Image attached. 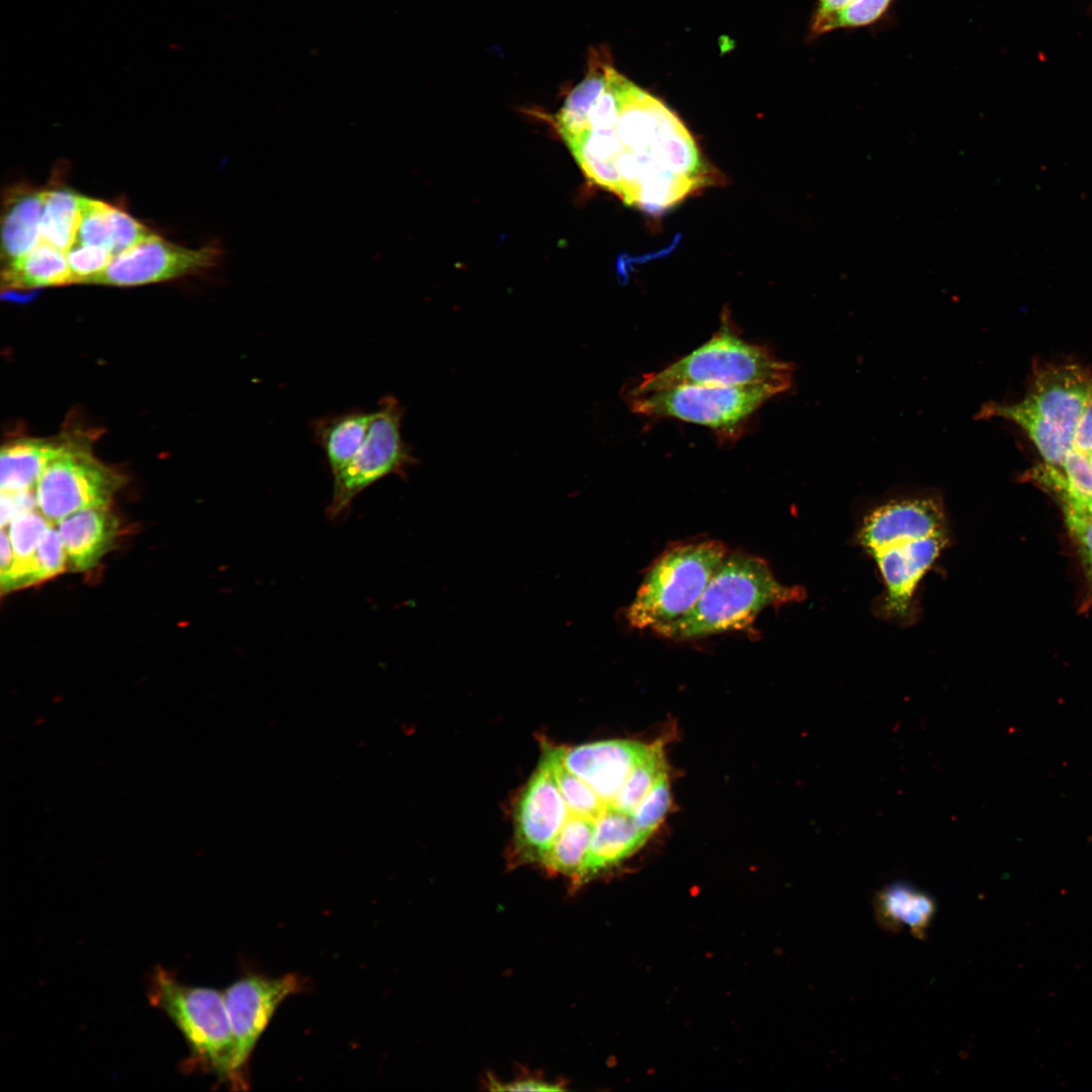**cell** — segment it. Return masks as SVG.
Segmentation results:
<instances>
[{"label":"cell","mask_w":1092,"mask_h":1092,"mask_svg":"<svg viewBox=\"0 0 1092 1092\" xmlns=\"http://www.w3.org/2000/svg\"><path fill=\"white\" fill-rule=\"evenodd\" d=\"M48 191L17 185L4 193L1 216L2 266L23 257L41 241L40 222Z\"/></svg>","instance_id":"17"},{"label":"cell","mask_w":1092,"mask_h":1092,"mask_svg":"<svg viewBox=\"0 0 1092 1092\" xmlns=\"http://www.w3.org/2000/svg\"><path fill=\"white\" fill-rule=\"evenodd\" d=\"M68 567L66 552L56 528H50L33 554L23 561H14L0 576L1 590L11 592L50 579Z\"/></svg>","instance_id":"25"},{"label":"cell","mask_w":1092,"mask_h":1092,"mask_svg":"<svg viewBox=\"0 0 1092 1092\" xmlns=\"http://www.w3.org/2000/svg\"><path fill=\"white\" fill-rule=\"evenodd\" d=\"M650 745L611 739L571 748L560 747L564 766L588 785L606 805H611L633 767L649 752Z\"/></svg>","instance_id":"14"},{"label":"cell","mask_w":1092,"mask_h":1092,"mask_svg":"<svg viewBox=\"0 0 1092 1092\" xmlns=\"http://www.w3.org/2000/svg\"><path fill=\"white\" fill-rule=\"evenodd\" d=\"M0 576L4 575L12 566L14 562V554L12 546L9 540L8 533L2 528L1 531V547H0Z\"/></svg>","instance_id":"39"},{"label":"cell","mask_w":1092,"mask_h":1092,"mask_svg":"<svg viewBox=\"0 0 1092 1092\" xmlns=\"http://www.w3.org/2000/svg\"><path fill=\"white\" fill-rule=\"evenodd\" d=\"M80 196L68 189L49 190L44 201L41 240L66 253L76 242L80 222Z\"/></svg>","instance_id":"26"},{"label":"cell","mask_w":1092,"mask_h":1092,"mask_svg":"<svg viewBox=\"0 0 1092 1092\" xmlns=\"http://www.w3.org/2000/svg\"><path fill=\"white\" fill-rule=\"evenodd\" d=\"M74 284H85L88 279L102 272L113 259L105 248L75 243L66 253Z\"/></svg>","instance_id":"33"},{"label":"cell","mask_w":1092,"mask_h":1092,"mask_svg":"<svg viewBox=\"0 0 1092 1092\" xmlns=\"http://www.w3.org/2000/svg\"><path fill=\"white\" fill-rule=\"evenodd\" d=\"M1 282L7 289L74 284L66 254L42 240L23 257L2 266Z\"/></svg>","instance_id":"23"},{"label":"cell","mask_w":1092,"mask_h":1092,"mask_svg":"<svg viewBox=\"0 0 1092 1092\" xmlns=\"http://www.w3.org/2000/svg\"><path fill=\"white\" fill-rule=\"evenodd\" d=\"M852 0H817V6L811 21L810 34L812 35L824 21L843 9Z\"/></svg>","instance_id":"38"},{"label":"cell","mask_w":1092,"mask_h":1092,"mask_svg":"<svg viewBox=\"0 0 1092 1092\" xmlns=\"http://www.w3.org/2000/svg\"><path fill=\"white\" fill-rule=\"evenodd\" d=\"M1091 396L1092 376L1076 364H1063L1036 372L1024 399L1073 437Z\"/></svg>","instance_id":"15"},{"label":"cell","mask_w":1092,"mask_h":1092,"mask_svg":"<svg viewBox=\"0 0 1092 1092\" xmlns=\"http://www.w3.org/2000/svg\"><path fill=\"white\" fill-rule=\"evenodd\" d=\"M805 598L802 586L780 582L763 559L745 553L727 554L695 606L654 632L670 640H690L743 630L763 609Z\"/></svg>","instance_id":"2"},{"label":"cell","mask_w":1092,"mask_h":1092,"mask_svg":"<svg viewBox=\"0 0 1092 1092\" xmlns=\"http://www.w3.org/2000/svg\"><path fill=\"white\" fill-rule=\"evenodd\" d=\"M403 406L394 396H384L373 418L367 436L351 461L333 475L332 498L326 513L337 520L346 515L353 500L364 489L388 475L406 477L419 460L402 438Z\"/></svg>","instance_id":"7"},{"label":"cell","mask_w":1092,"mask_h":1092,"mask_svg":"<svg viewBox=\"0 0 1092 1092\" xmlns=\"http://www.w3.org/2000/svg\"><path fill=\"white\" fill-rule=\"evenodd\" d=\"M950 531L942 497L923 493L893 497L870 509L860 519L854 542L866 553L899 534Z\"/></svg>","instance_id":"13"},{"label":"cell","mask_w":1092,"mask_h":1092,"mask_svg":"<svg viewBox=\"0 0 1092 1092\" xmlns=\"http://www.w3.org/2000/svg\"><path fill=\"white\" fill-rule=\"evenodd\" d=\"M486 1084L491 1090H510V1091H528V1090H530V1091H555V1090H561V1088L556 1084H552V1083H548V1082H545V1081H542V1080L532 1079V1078L516 1080V1081L509 1082V1083H500V1082L496 1081L495 1079H493L492 1077H489V1080L487 1081Z\"/></svg>","instance_id":"36"},{"label":"cell","mask_w":1092,"mask_h":1092,"mask_svg":"<svg viewBox=\"0 0 1092 1092\" xmlns=\"http://www.w3.org/2000/svg\"><path fill=\"white\" fill-rule=\"evenodd\" d=\"M892 0H852L843 9L824 21L811 37L839 28H855L876 22L888 9Z\"/></svg>","instance_id":"31"},{"label":"cell","mask_w":1092,"mask_h":1092,"mask_svg":"<svg viewBox=\"0 0 1092 1092\" xmlns=\"http://www.w3.org/2000/svg\"><path fill=\"white\" fill-rule=\"evenodd\" d=\"M372 418L373 412L354 410L321 417L312 422L314 440L325 453L333 475L341 471L359 450Z\"/></svg>","instance_id":"21"},{"label":"cell","mask_w":1092,"mask_h":1092,"mask_svg":"<svg viewBox=\"0 0 1092 1092\" xmlns=\"http://www.w3.org/2000/svg\"><path fill=\"white\" fill-rule=\"evenodd\" d=\"M649 836L636 825L631 814L606 805L595 820L582 882L634 853Z\"/></svg>","instance_id":"18"},{"label":"cell","mask_w":1092,"mask_h":1092,"mask_svg":"<svg viewBox=\"0 0 1092 1092\" xmlns=\"http://www.w3.org/2000/svg\"><path fill=\"white\" fill-rule=\"evenodd\" d=\"M793 365L767 348L741 339L728 324L705 344L667 366L644 374L625 394H638L680 385H740L771 383L789 389Z\"/></svg>","instance_id":"3"},{"label":"cell","mask_w":1092,"mask_h":1092,"mask_svg":"<svg viewBox=\"0 0 1092 1092\" xmlns=\"http://www.w3.org/2000/svg\"><path fill=\"white\" fill-rule=\"evenodd\" d=\"M716 540L666 549L651 565L626 611L629 625L656 631L688 613L727 555Z\"/></svg>","instance_id":"4"},{"label":"cell","mask_w":1092,"mask_h":1092,"mask_svg":"<svg viewBox=\"0 0 1092 1092\" xmlns=\"http://www.w3.org/2000/svg\"><path fill=\"white\" fill-rule=\"evenodd\" d=\"M1087 455H1088L1089 461H1090V463L1092 465V449L1087 453Z\"/></svg>","instance_id":"41"},{"label":"cell","mask_w":1092,"mask_h":1092,"mask_svg":"<svg viewBox=\"0 0 1092 1092\" xmlns=\"http://www.w3.org/2000/svg\"><path fill=\"white\" fill-rule=\"evenodd\" d=\"M568 812L550 758L544 750L516 808L515 845L518 858L540 862L567 821Z\"/></svg>","instance_id":"11"},{"label":"cell","mask_w":1092,"mask_h":1092,"mask_svg":"<svg viewBox=\"0 0 1092 1092\" xmlns=\"http://www.w3.org/2000/svg\"><path fill=\"white\" fill-rule=\"evenodd\" d=\"M50 522L38 510H31L14 517L7 525V533L12 546L14 561L29 558L46 533L52 528Z\"/></svg>","instance_id":"30"},{"label":"cell","mask_w":1092,"mask_h":1092,"mask_svg":"<svg viewBox=\"0 0 1092 1092\" xmlns=\"http://www.w3.org/2000/svg\"><path fill=\"white\" fill-rule=\"evenodd\" d=\"M663 744L650 745L649 752L631 770L612 806L631 814L647 793L666 771Z\"/></svg>","instance_id":"27"},{"label":"cell","mask_w":1092,"mask_h":1092,"mask_svg":"<svg viewBox=\"0 0 1092 1092\" xmlns=\"http://www.w3.org/2000/svg\"><path fill=\"white\" fill-rule=\"evenodd\" d=\"M62 540L68 568L82 572L95 567L111 549L118 535L119 523L108 508L76 512L56 524Z\"/></svg>","instance_id":"16"},{"label":"cell","mask_w":1092,"mask_h":1092,"mask_svg":"<svg viewBox=\"0 0 1092 1092\" xmlns=\"http://www.w3.org/2000/svg\"><path fill=\"white\" fill-rule=\"evenodd\" d=\"M1076 512L1092 516V498L1089 502H1087L1085 504V506L1080 511H1076Z\"/></svg>","instance_id":"40"},{"label":"cell","mask_w":1092,"mask_h":1092,"mask_svg":"<svg viewBox=\"0 0 1092 1092\" xmlns=\"http://www.w3.org/2000/svg\"><path fill=\"white\" fill-rule=\"evenodd\" d=\"M873 907L875 918L883 929H906L916 938L925 936L936 913L933 898L905 882H895L878 891Z\"/></svg>","instance_id":"19"},{"label":"cell","mask_w":1092,"mask_h":1092,"mask_svg":"<svg viewBox=\"0 0 1092 1092\" xmlns=\"http://www.w3.org/2000/svg\"><path fill=\"white\" fill-rule=\"evenodd\" d=\"M112 205L93 198L80 196V222L77 244L98 246L111 253Z\"/></svg>","instance_id":"29"},{"label":"cell","mask_w":1092,"mask_h":1092,"mask_svg":"<svg viewBox=\"0 0 1092 1092\" xmlns=\"http://www.w3.org/2000/svg\"><path fill=\"white\" fill-rule=\"evenodd\" d=\"M1003 418L1019 426L1030 438L1045 463L1061 466L1073 448V437L1045 419L1024 398L1016 403L988 402L978 418Z\"/></svg>","instance_id":"20"},{"label":"cell","mask_w":1092,"mask_h":1092,"mask_svg":"<svg viewBox=\"0 0 1092 1092\" xmlns=\"http://www.w3.org/2000/svg\"><path fill=\"white\" fill-rule=\"evenodd\" d=\"M949 543L950 531L900 534L867 553L875 560L884 585L874 601V615L902 627L916 623L918 585Z\"/></svg>","instance_id":"8"},{"label":"cell","mask_w":1092,"mask_h":1092,"mask_svg":"<svg viewBox=\"0 0 1092 1092\" xmlns=\"http://www.w3.org/2000/svg\"><path fill=\"white\" fill-rule=\"evenodd\" d=\"M784 391L787 389L771 383L692 384L625 394V399L636 414L673 418L710 428L720 437L734 438L761 404Z\"/></svg>","instance_id":"6"},{"label":"cell","mask_w":1092,"mask_h":1092,"mask_svg":"<svg viewBox=\"0 0 1092 1092\" xmlns=\"http://www.w3.org/2000/svg\"><path fill=\"white\" fill-rule=\"evenodd\" d=\"M1073 447L1086 454L1092 449V396L1076 426Z\"/></svg>","instance_id":"37"},{"label":"cell","mask_w":1092,"mask_h":1092,"mask_svg":"<svg viewBox=\"0 0 1092 1092\" xmlns=\"http://www.w3.org/2000/svg\"><path fill=\"white\" fill-rule=\"evenodd\" d=\"M545 751L550 758L555 779L570 815L596 820L606 804L588 785L564 766L560 747L546 746Z\"/></svg>","instance_id":"28"},{"label":"cell","mask_w":1092,"mask_h":1092,"mask_svg":"<svg viewBox=\"0 0 1092 1092\" xmlns=\"http://www.w3.org/2000/svg\"><path fill=\"white\" fill-rule=\"evenodd\" d=\"M64 446L65 443L39 439H21L3 446L0 456L1 491H35L41 473Z\"/></svg>","instance_id":"22"},{"label":"cell","mask_w":1092,"mask_h":1092,"mask_svg":"<svg viewBox=\"0 0 1092 1092\" xmlns=\"http://www.w3.org/2000/svg\"><path fill=\"white\" fill-rule=\"evenodd\" d=\"M123 477L81 445L65 443L35 487L38 511L53 524L79 511L108 508Z\"/></svg>","instance_id":"9"},{"label":"cell","mask_w":1092,"mask_h":1092,"mask_svg":"<svg viewBox=\"0 0 1092 1092\" xmlns=\"http://www.w3.org/2000/svg\"><path fill=\"white\" fill-rule=\"evenodd\" d=\"M150 997L177 1025L205 1067L232 1084H245L223 993L183 985L161 969L154 974Z\"/></svg>","instance_id":"5"},{"label":"cell","mask_w":1092,"mask_h":1092,"mask_svg":"<svg viewBox=\"0 0 1092 1092\" xmlns=\"http://www.w3.org/2000/svg\"><path fill=\"white\" fill-rule=\"evenodd\" d=\"M222 255L217 243L189 249L156 235L113 257L106 269L85 284L134 286L167 281L212 269Z\"/></svg>","instance_id":"10"},{"label":"cell","mask_w":1092,"mask_h":1092,"mask_svg":"<svg viewBox=\"0 0 1092 1092\" xmlns=\"http://www.w3.org/2000/svg\"><path fill=\"white\" fill-rule=\"evenodd\" d=\"M302 987L301 979L294 974L279 978L249 976L224 991L241 1072L279 1004Z\"/></svg>","instance_id":"12"},{"label":"cell","mask_w":1092,"mask_h":1092,"mask_svg":"<svg viewBox=\"0 0 1092 1092\" xmlns=\"http://www.w3.org/2000/svg\"><path fill=\"white\" fill-rule=\"evenodd\" d=\"M670 790L665 771L631 813L636 825L648 835L659 826L670 806Z\"/></svg>","instance_id":"32"},{"label":"cell","mask_w":1092,"mask_h":1092,"mask_svg":"<svg viewBox=\"0 0 1092 1092\" xmlns=\"http://www.w3.org/2000/svg\"><path fill=\"white\" fill-rule=\"evenodd\" d=\"M111 254L113 257L131 249L156 234L124 210L111 208Z\"/></svg>","instance_id":"34"},{"label":"cell","mask_w":1092,"mask_h":1092,"mask_svg":"<svg viewBox=\"0 0 1092 1092\" xmlns=\"http://www.w3.org/2000/svg\"><path fill=\"white\" fill-rule=\"evenodd\" d=\"M553 122L590 184L629 206L660 212L718 178L676 114L614 66Z\"/></svg>","instance_id":"1"},{"label":"cell","mask_w":1092,"mask_h":1092,"mask_svg":"<svg viewBox=\"0 0 1092 1092\" xmlns=\"http://www.w3.org/2000/svg\"><path fill=\"white\" fill-rule=\"evenodd\" d=\"M1063 509L1067 527L1077 544L1086 575L1092 585V516Z\"/></svg>","instance_id":"35"},{"label":"cell","mask_w":1092,"mask_h":1092,"mask_svg":"<svg viewBox=\"0 0 1092 1092\" xmlns=\"http://www.w3.org/2000/svg\"><path fill=\"white\" fill-rule=\"evenodd\" d=\"M594 829L595 820L570 815L540 862L551 874L567 876L574 884H581Z\"/></svg>","instance_id":"24"}]
</instances>
